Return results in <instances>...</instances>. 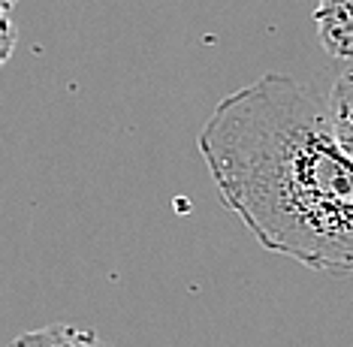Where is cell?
I'll list each match as a JSON object with an SVG mask.
<instances>
[{
    "label": "cell",
    "mask_w": 353,
    "mask_h": 347,
    "mask_svg": "<svg viewBox=\"0 0 353 347\" xmlns=\"http://www.w3.org/2000/svg\"><path fill=\"white\" fill-rule=\"evenodd\" d=\"M223 208L269 254L353 275V157L308 88L266 72L227 94L199 130Z\"/></svg>",
    "instance_id": "6da1fadb"
},
{
    "label": "cell",
    "mask_w": 353,
    "mask_h": 347,
    "mask_svg": "<svg viewBox=\"0 0 353 347\" xmlns=\"http://www.w3.org/2000/svg\"><path fill=\"white\" fill-rule=\"evenodd\" d=\"M314 28L326 54L353 61V0H317Z\"/></svg>",
    "instance_id": "7a4b0ae2"
},
{
    "label": "cell",
    "mask_w": 353,
    "mask_h": 347,
    "mask_svg": "<svg viewBox=\"0 0 353 347\" xmlns=\"http://www.w3.org/2000/svg\"><path fill=\"white\" fill-rule=\"evenodd\" d=\"M12 347H112L109 341L85 326H73V324H52L43 329H30L21 333L12 341Z\"/></svg>",
    "instance_id": "3957f363"
},
{
    "label": "cell",
    "mask_w": 353,
    "mask_h": 347,
    "mask_svg": "<svg viewBox=\"0 0 353 347\" xmlns=\"http://www.w3.org/2000/svg\"><path fill=\"white\" fill-rule=\"evenodd\" d=\"M329 115L341 148L353 157V70H344L329 91Z\"/></svg>",
    "instance_id": "277c9868"
},
{
    "label": "cell",
    "mask_w": 353,
    "mask_h": 347,
    "mask_svg": "<svg viewBox=\"0 0 353 347\" xmlns=\"http://www.w3.org/2000/svg\"><path fill=\"white\" fill-rule=\"evenodd\" d=\"M0 28H3V39H0V61H10L12 48H15V24H12V15L3 12L0 15Z\"/></svg>",
    "instance_id": "5b68a950"
},
{
    "label": "cell",
    "mask_w": 353,
    "mask_h": 347,
    "mask_svg": "<svg viewBox=\"0 0 353 347\" xmlns=\"http://www.w3.org/2000/svg\"><path fill=\"white\" fill-rule=\"evenodd\" d=\"M0 6H3V12H12V6H15V0H0Z\"/></svg>",
    "instance_id": "8992f818"
}]
</instances>
